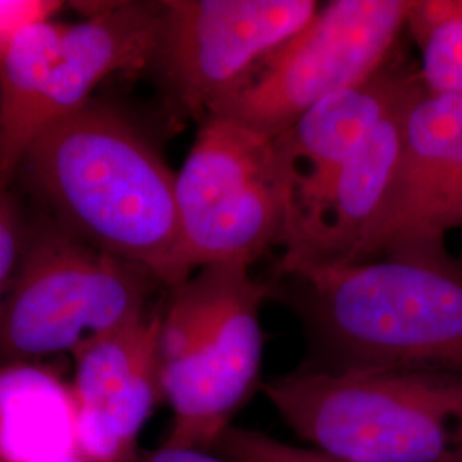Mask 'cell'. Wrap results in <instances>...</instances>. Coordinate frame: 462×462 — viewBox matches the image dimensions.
I'll list each match as a JSON object with an SVG mask.
<instances>
[{
    "mask_svg": "<svg viewBox=\"0 0 462 462\" xmlns=\"http://www.w3.org/2000/svg\"><path fill=\"white\" fill-rule=\"evenodd\" d=\"M420 76L429 95L462 98V17L430 30L420 42Z\"/></svg>",
    "mask_w": 462,
    "mask_h": 462,
    "instance_id": "obj_17",
    "label": "cell"
},
{
    "mask_svg": "<svg viewBox=\"0 0 462 462\" xmlns=\"http://www.w3.org/2000/svg\"><path fill=\"white\" fill-rule=\"evenodd\" d=\"M228 462H353L315 447H298L264 431L231 425L217 439L213 450Z\"/></svg>",
    "mask_w": 462,
    "mask_h": 462,
    "instance_id": "obj_18",
    "label": "cell"
},
{
    "mask_svg": "<svg viewBox=\"0 0 462 462\" xmlns=\"http://www.w3.org/2000/svg\"><path fill=\"white\" fill-rule=\"evenodd\" d=\"M66 28L55 17L30 23L0 55V190L13 189L19 160L34 139V116Z\"/></svg>",
    "mask_w": 462,
    "mask_h": 462,
    "instance_id": "obj_15",
    "label": "cell"
},
{
    "mask_svg": "<svg viewBox=\"0 0 462 462\" xmlns=\"http://www.w3.org/2000/svg\"><path fill=\"white\" fill-rule=\"evenodd\" d=\"M423 98V97H421ZM413 99L393 112L330 175L324 189L293 209L274 276L341 265L379 213L396 177Z\"/></svg>",
    "mask_w": 462,
    "mask_h": 462,
    "instance_id": "obj_10",
    "label": "cell"
},
{
    "mask_svg": "<svg viewBox=\"0 0 462 462\" xmlns=\"http://www.w3.org/2000/svg\"><path fill=\"white\" fill-rule=\"evenodd\" d=\"M26 230V216L13 189L0 190V303L13 278Z\"/></svg>",
    "mask_w": 462,
    "mask_h": 462,
    "instance_id": "obj_19",
    "label": "cell"
},
{
    "mask_svg": "<svg viewBox=\"0 0 462 462\" xmlns=\"http://www.w3.org/2000/svg\"><path fill=\"white\" fill-rule=\"evenodd\" d=\"M297 170L276 137L209 114L177 173V274L238 263L282 247L293 216Z\"/></svg>",
    "mask_w": 462,
    "mask_h": 462,
    "instance_id": "obj_6",
    "label": "cell"
},
{
    "mask_svg": "<svg viewBox=\"0 0 462 462\" xmlns=\"http://www.w3.org/2000/svg\"><path fill=\"white\" fill-rule=\"evenodd\" d=\"M163 297L143 319L97 336L70 355L76 454L86 462L133 461L141 450V431L165 401L160 366Z\"/></svg>",
    "mask_w": 462,
    "mask_h": 462,
    "instance_id": "obj_9",
    "label": "cell"
},
{
    "mask_svg": "<svg viewBox=\"0 0 462 462\" xmlns=\"http://www.w3.org/2000/svg\"><path fill=\"white\" fill-rule=\"evenodd\" d=\"M166 290L148 267L86 245L38 211L0 303V365L72 355L148 315Z\"/></svg>",
    "mask_w": 462,
    "mask_h": 462,
    "instance_id": "obj_5",
    "label": "cell"
},
{
    "mask_svg": "<svg viewBox=\"0 0 462 462\" xmlns=\"http://www.w3.org/2000/svg\"><path fill=\"white\" fill-rule=\"evenodd\" d=\"M131 462H228L215 452L187 448V447L162 446L151 450H139Z\"/></svg>",
    "mask_w": 462,
    "mask_h": 462,
    "instance_id": "obj_21",
    "label": "cell"
},
{
    "mask_svg": "<svg viewBox=\"0 0 462 462\" xmlns=\"http://www.w3.org/2000/svg\"><path fill=\"white\" fill-rule=\"evenodd\" d=\"M265 397L309 446L353 462H462V374L320 372L267 380Z\"/></svg>",
    "mask_w": 462,
    "mask_h": 462,
    "instance_id": "obj_4",
    "label": "cell"
},
{
    "mask_svg": "<svg viewBox=\"0 0 462 462\" xmlns=\"http://www.w3.org/2000/svg\"><path fill=\"white\" fill-rule=\"evenodd\" d=\"M38 462H86L84 459H81L78 454H67V456H60V457H51V459H47V461H38Z\"/></svg>",
    "mask_w": 462,
    "mask_h": 462,
    "instance_id": "obj_22",
    "label": "cell"
},
{
    "mask_svg": "<svg viewBox=\"0 0 462 462\" xmlns=\"http://www.w3.org/2000/svg\"><path fill=\"white\" fill-rule=\"evenodd\" d=\"M319 7L315 0H163L149 69L170 110L200 124Z\"/></svg>",
    "mask_w": 462,
    "mask_h": 462,
    "instance_id": "obj_8",
    "label": "cell"
},
{
    "mask_svg": "<svg viewBox=\"0 0 462 462\" xmlns=\"http://www.w3.org/2000/svg\"><path fill=\"white\" fill-rule=\"evenodd\" d=\"M429 95L420 69H411L397 49L358 83L330 95L284 134L278 143L297 170L293 209L314 199L336 168L399 106Z\"/></svg>",
    "mask_w": 462,
    "mask_h": 462,
    "instance_id": "obj_11",
    "label": "cell"
},
{
    "mask_svg": "<svg viewBox=\"0 0 462 462\" xmlns=\"http://www.w3.org/2000/svg\"><path fill=\"white\" fill-rule=\"evenodd\" d=\"M76 454L70 382L45 362L0 365V462Z\"/></svg>",
    "mask_w": 462,
    "mask_h": 462,
    "instance_id": "obj_14",
    "label": "cell"
},
{
    "mask_svg": "<svg viewBox=\"0 0 462 462\" xmlns=\"http://www.w3.org/2000/svg\"><path fill=\"white\" fill-rule=\"evenodd\" d=\"M411 0H332L271 51L209 114L278 137L330 95L374 74L397 49Z\"/></svg>",
    "mask_w": 462,
    "mask_h": 462,
    "instance_id": "obj_7",
    "label": "cell"
},
{
    "mask_svg": "<svg viewBox=\"0 0 462 462\" xmlns=\"http://www.w3.org/2000/svg\"><path fill=\"white\" fill-rule=\"evenodd\" d=\"M59 9L60 2L50 0H0V55L17 30L34 21L51 19Z\"/></svg>",
    "mask_w": 462,
    "mask_h": 462,
    "instance_id": "obj_20",
    "label": "cell"
},
{
    "mask_svg": "<svg viewBox=\"0 0 462 462\" xmlns=\"http://www.w3.org/2000/svg\"><path fill=\"white\" fill-rule=\"evenodd\" d=\"M462 146V98L425 95L411 110L394 182L341 265L396 254L425 215Z\"/></svg>",
    "mask_w": 462,
    "mask_h": 462,
    "instance_id": "obj_13",
    "label": "cell"
},
{
    "mask_svg": "<svg viewBox=\"0 0 462 462\" xmlns=\"http://www.w3.org/2000/svg\"><path fill=\"white\" fill-rule=\"evenodd\" d=\"M459 261L462 263V252H461V257H459Z\"/></svg>",
    "mask_w": 462,
    "mask_h": 462,
    "instance_id": "obj_23",
    "label": "cell"
},
{
    "mask_svg": "<svg viewBox=\"0 0 462 462\" xmlns=\"http://www.w3.org/2000/svg\"><path fill=\"white\" fill-rule=\"evenodd\" d=\"M454 230H462V146L425 215L402 247L389 257L448 259L452 255L447 250L446 238Z\"/></svg>",
    "mask_w": 462,
    "mask_h": 462,
    "instance_id": "obj_16",
    "label": "cell"
},
{
    "mask_svg": "<svg viewBox=\"0 0 462 462\" xmlns=\"http://www.w3.org/2000/svg\"><path fill=\"white\" fill-rule=\"evenodd\" d=\"M162 11L163 0L105 2L83 21L67 24L59 60L36 110L34 137L89 103L110 76L149 69Z\"/></svg>",
    "mask_w": 462,
    "mask_h": 462,
    "instance_id": "obj_12",
    "label": "cell"
},
{
    "mask_svg": "<svg viewBox=\"0 0 462 462\" xmlns=\"http://www.w3.org/2000/svg\"><path fill=\"white\" fill-rule=\"evenodd\" d=\"M269 298L273 282L238 263L199 267L166 290L160 366L173 416L165 446L211 452L233 425L261 379Z\"/></svg>",
    "mask_w": 462,
    "mask_h": 462,
    "instance_id": "obj_3",
    "label": "cell"
},
{
    "mask_svg": "<svg viewBox=\"0 0 462 462\" xmlns=\"http://www.w3.org/2000/svg\"><path fill=\"white\" fill-rule=\"evenodd\" d=\"M269 281L273 298L303 326V368L462 374V263L456 257H383Z\"/></svg>",
    "mask_w": 462,
    "mask_h": 462,
    "instance_id": "obj_2",
    "label": "cell"
},
{
    "mask_svg": "<svg viewBox=\"0 0 462 462\" xmlns=\"http://www.w3.org/2000/svg\"><path fill=\"white\" fill-rule=\"evenodd\" d=\"M14 182L62 230L179 284L177 173L131 116L91 99L43 129ZM13 182V183H14Z\"/></svg>",
    "mask_w": 462,
    "mask_h": 462,
    "instance_id": "obj_1",
    "label": "cell"
}]
</instances>
